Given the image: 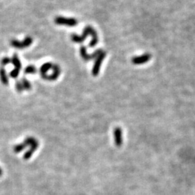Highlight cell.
Segmentation results:
<instances>
[{
    "label": "cell",
    "instance_id": "obj_7",
    "mask_svg": "<svg viewBox=\"0 0 195 195\" xmlns=\"http://www.w3.org/2000/svg\"><path fill=\"white\" fill-rule=\"evenodd\" d=\"M152 57L151 54L150 53H144V54L141 55V56H134V57H132V62L135 65H142V64L147 63L148 62H149L151 60Z\"/></svg>",
    "mask_w": 195,
    "mask_h": 195
},
{
    "label": "cell",
    "instance_id": "obj_2",
    "mask_svg": "<svg viewBox=\"0 0 195 195\" xmlns=\"http://www.w3.org/2000/svg\"><path fill=\"white\" fill-rule=\"evenodd\" d=\"M54 22L59 25H66L69 27H75L77 25L78 21L75 18H65V17L59 16L54 19Z\"/></svg>",
    "mask_w": 195,
    "mask_h": 195
},
{
    "label": "cell",
    "instance_id": "obj_9",
    "mask_svg": "<svg viewBox=\"0 0 195 195\" xmlns=\"http://www.w3.org/2000/svg\"><path fill=\"white\" fill-rule=\"evenodd\" d=\"M0 80L4 85H7L9 84V78H8L6 70H4V67L0 68Z\"/></svg>",
    "mask_w": 195,
    "mask_h": 195
},
{
    "label": "cell",
    "instance_id": "obj_11",
    "mask_svg": "<svg viewBox=\"0 0 195 195\" xmlns=\"http://www.w3.org/2000/svg\"><path fill=\"white\" fill-rule=\"evenodd\" d=\"M11 62L13 63V65L15 66V68L20 70L22 67L21 62H20V59H19L18 55L17 53H14L13 57L11 59Z\"/></svg>",
    "mask_w": 195,
    "mask_h": 195
},
{
    "label": "cell",
    "instance_id": "obj_5",
    "mask_svg": "<svg viewBox=\"0 0 195 195\" xmlns=\"http://www.w3.org/2000/svg\"><path fill=\"white\" fill-rule=\"evenodd\" d=\"M52 70H53V72L51 74V75H41V77H42L43 79H44V80H50V81L56 80V79L59 77L60 74H61V69H60V67L58 65H53Z\"/></svg>",
    "mask_w": 195,
    "mask_h": 195
},
{
    "label": "cell",
    "instance_id": "obj_1",
    "mask_svg": "<svg viewBox=\"0 0 195 195\" xmlns=\"http://www.w3.org/2000/svg\"><path fill=\"white\" fill-rule=\"evenodd\" d=\"M102 49H98L95 51L94 53H92V54H88L87 51V49L85 46H81L80 49V56L82 58V59L85 62H88L90 61V60H93L95 59H96L101 54V53L103 52Z\"/></svg>",
    "mask_w": 195,
    "mask_h": 195
},
{
    "label": "cell",
    "instance_id": "obj_10",
    "mask_svg": "<svg viewBox=\"0 0 195 195\" xmlns=\"http://www.w3.org/2000/svg\"><path fill=\"white\" fill-rule=\"evenodd\" d=\"M53 64L51 63V62H46V63H44L40 68L41 75H46V73H47L50 70H51V69L53 68Z\"/></svg>",
    "mask_w": 195,
    "mask_h": 195
},
{
    "label": "cell",
    "instance_id": "obj_4",
    "mask_svg": "<svg viewBox=\"0 0 195 195\" xmlns=\"http://www.w3.org/2000/svg\"><path fill=\"white\" fill-rule=\"evenodd\" d=\"M106 51H103L99 56L96 58V61H95L94 65H93V67L92 69V75L94 76V77H96L99 75L100 73V70H101V65H102V62L104 59L106 58Z\"/></svg>",
    "mask_w": 195,
    "mask_h": 195
},
{
    "label": "cell",
    "instance_id": "obj_6",
    "mask_svg": "<svg viewBox=\"0 0 195 195\" xmlns=\"http://www.w3.org/2000/svg\"><path fill=\"white\" fill-rule=\"evenodd\" d=\"M90 35V30H89V25L86 26L84 28L83 32L81 36H78L77 34H72L71 36V39L73 42L77 43V44H81L87 39V37Z\"/></svg>",
    "mask_w": 195,
    "mask_h": 195
},
{
    "label": "cell",
    "instance_id": "obj_12",
    "mask_svg": "<svg viewBox=\"0 0 195 195\" xmlns=\"http://www.w3.org/2000/svg\"><path fill=\"white\" fill-rule=\"evenodd\" d=\"M24 72L25 74H36L37 72V68L33 65H28L25 67Z\"/></svg>",
    "mask_w": 195,
    "mask_h": 195
},
{
    "label": "cell",
    "instance_id": "obj_15",
    "mask_svg": "<svg viewBox=\"0 0 195 195\" xmlns=\"http://www.w3.org/2000/svg\"><path fill=\"white\" fill-rule=\"evenodd\" d=\"M10 62H11V59L7 57V56H6V57H4L2 59H1V64L3 67H4V66H7V65H9Z\"/></svg>",
    "mask_w": 195,
    "mask_h": 195
},
{
    "label": "cell",
    "instance_id": "obj_16",
    "mask_svg": "<svg viewBox=\"0 0 195 195\" xmlns=\"http://www.w3.org/2000/svg\"><path fill=\"white\" fill-rule=\"evenodd\" d=\"M15 87H16V90L18 92H21L22 90H23V86H22L21 81H17L15 82Z\"/></svg>",
    "mask_w": 195,
    "mask_h": 195
},
{
    "label": "cell",
    "instance_id": "obj_13",
    "mask_svg": "<svg viewBox=\"0 0 195 195\" xmlns=\"http://www.w3.org/2000/svg\"><path fill=\"white\" fill-rule=\"evenodd\" d=\"M21 82L22 84V86H23V89L27 90H29L31 89V84L30 81L27 80L26 78H22Z\"/></svg>",
    "mask_w": 195,
    "mask_h": 195
},
{
    "label": "cell",
    "instance_id": "obj_8",
    "mask_svg": "<svg viewBox=\"0 0 195 195\" xmlns=\"http://www.w3.org/2000/svg\"><path fill=\"white\" fill-rule=\"evenodd\" d=\"M89 30H90V35L91 37H92V39H91L90 42L89 43V46L90 47H94L95 46H96V44H97L98 42V36L97 32H96V30L91 26H89Z\"/></svg>",
    "mask_w": 195,
    "mask_h": 195
},
{
    "label": "cell",
    "instance_id": "obj_14",
    "mask_svg": "<svg viewBox=\"0 0 195 195\" xmlns=\"http://www.w3.org/2000/svg\"><path fill=\"white\" fill-rule=\"evenodd\" d=\"M19 75H20V70H18V69L17 68H15L14 70H13L10 72V77L13 79L17 78V77L19 76Z\"/></svg>",
    "mask_w": 195,
    "mask_h": 195
},
{
    "label": "cell",
    "instance_id": "obj_3",
    "mask_svg": "<svg viewBox=\"0 0 195 195\" xmlns=\"http://www.w3.org/2000/svg\"><path fill=\"white\" fill-rule=\"evenodd\" d=\"M33 44V39L30 36H27L23 41H19L18 40H12L10 41V44L14 48L18 49H23L29 47Z\"/></svg>",
    "mask_w": 195,
    "mask_h": 195
}]
</instances>
